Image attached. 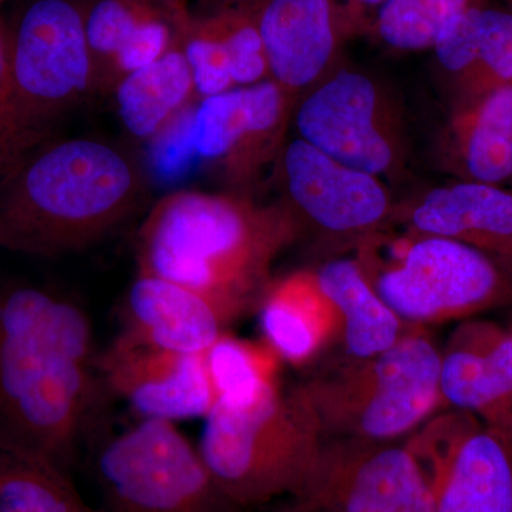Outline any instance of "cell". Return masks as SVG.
Here are the masks:
<instances>
[{"label":"cell","instance_id":"cell-28","mask_svg":"<svg viewBox=\"0 0 512 512\" xmlns=\"http://www.w3.org/2000/svg\"><path fill=\"white\" fill-rule=\"evenodd\" d=\"M512 82V10H481L480 30L463 79L450 94L451 104L463 103Z\"/></svg>","mask_w":512,"mask_h":512},{"label":"cell","instance_id":"cell-21","mask_svg":"<svg viewBox=\"0 0 512 512\" xmlns=\"http://www.w3.org/2000/svg\"><path fill=\"white\" fill-rule=\"evenodd\" d=\"M256 308L265 342L289 365H308L339 340L338 312L313 269L271 279Z\"/></svg>","mask_w":512,"mask_h":512},{"label":"cell","instance_id":"cell-30","mask_svg":"<svg viewBox=\"0 0 512 512\" xmlns=\"http://www.w3.org/2000/svg\"><path fill=\"white\" fill-rule=\"evenodd\" d=\"M343 8L348 12L355 29L359 30L366 19V10L379 9L386 0H340Z\"/></svg>","mask_w":512,"mask_h":512},{"label":"cell","instance_id":"cell-26","mask_svg":"<svg viewBox=\"0 0 512 512\" xmlns=\"http://www.w3.org/2000/svg\"><path fill=\"white\" fill-rule=\"evenodd\" d=\"M198 99L235 89L231 22L224 2L204 13H188L180 40Z\"/></svg>","mask_w":512,"mask_h":512},{"label":"cell","instance_id":"cell-12","mask_svg":"<svg viewBox=\"0 0 512 512\" xmlns=\"http://www.w3.org/2000/svg\"><path fill=\"white\" fill-rule=\"evenodd\" d=\"M301 501L328 512H436L419 454L396 441L326 439Z\"/></svg>","mask_w":512,"mask_h":512},{"label":"cell","instance_id":"cell-1","mask_svg":"<svg viewBox=\"0 0 512 512\" xmlns=\"http://www.w3.org/2000/svg\"><path fill=\"white\" fill-rule=\"evenodd\" d=\"M92 320L67 296L0 286V431L69 471L109 393Z\"/></svg>","mask_w":512,"mask_h":512},{"label":"cell","instance_id":"cell-32","mask_svg":"<svg viewBox=\"0 0 512 512\" xmlns=\"http://www.w3.org/2000/svg\"><path fill=\"white\" fill-rule=\"evenodd\" d=\"M279 512H328L319 510V508L311 507V505H306L301 503V501L296 500H288L285 507L281 508Z\"/></svg>","mask_w":512,"mask_h":512},{"label":"cell","instance_id":"cell-27","mask_svg":"<svg viewBox=\"0 0 512 512\" xmlns=\"http://www.w3.org/2000/svg\"><path fill=\"white\" fill-rule=\"evenodd\" d=\"M483 0H386L373 22L384 45L402 52L433 49L441 30L458 13Z\"/></svg>","mask_w":512,"mask_h":512},{"label":"cell","instance_id":"cell-34","mask_svg":"<svg viewBox=\"0 0 512 512\" xmlns=\"http://www.w3.org/2000/svg\"><path fill=\"white\" fill-rule=\"evenodd\" d=\"M2 2H3V0H0V3H2Z\"/></svg>","mask_w":512,"mask_h":512},{"label":"cell","instance_id":"cell-3","mask_svg":"<svg viewBox=\"0 0 512 512\" xmlns=\"http://www.w3.org/2000/svg\"><path fill=\"white\" fill-rule=\"evenodd\" d=\"M147 184L143 165L119 144L43 141L0 177V248L55 258L93 247L140 210Z\"/></svg>","mask_w":512,"mask_h":512},{"label":"cell","instance_id":"cell-9","mask_svg":"<svg viewBox=\"0 0 512 512\" xmlns=\"http://www.w3.org/2000/svg\"><path fill=\"white\" fill-rule=\"evenodd\" d=\"M96 477L106 512H245L174 421L141 419L104 441Z\"/></svg>","mask_w":512,"mask_h":512},{"label":"cell","instance_id":"cell-23","mask_svg":"<svg viewBox=\"0 0 512 512\" xmlns=\"http://www.w3.org/2000/svg\"><path fill=\"white\" fill-rule=\"evenodd\" d=\"M313 271L338 312L339 342L345 356L365 359L379 355L413 329L377 295L353 256L330 258Z\"/></svg>","mask_w":512,"mask_h":512},{"label":"cell","instance_id":"cell-11","mask_svg":"<svg viewBox=\"0 0 512 512\" xmlns=\"http://www.w3.org/2000/svg\"><path fill=\"white\" fill-rule=\"evenodd\" d=\"M282 204L299 228L340 247L390 224L396 211L390 185L340 163L303 141L288 138L274 165Z\"/></svg>","mask_w":512,"mask_h":512},{"label":"cell","instance_id":"cell-2","mask_svg":"<svg viewBox=\"0 0 512 512\" xmlns=\"http://www.w3.org/2000/svg\"><path fill=\"white\" fill-rule=\"evenodd\" d=\"M301 235L281 201L261 204L232 191L168 192L138 229L137 274L200 293L231 323L258 306L276 258Z\"/></svg>","mask_w":512,"mask_h":512},{"label":"cell","instance_id":"cell-4","mask_svg":"<svg viewBox=\"0 0 512 512\" xmlns=\"http://www.w3.org/2000/svg\"><path fill=\"white\" fill-rule=\"evenodd\" d=\"M352 248L377 295L412 328L471 319L512 302L511 266L453 239L390 222Z\"/></svg>","mask_w":512,"mask_h":512},{"label":"cell","instance_id":"cell-10","mask_svg":"<svg viewBox=\"0 0 512 512\" xmlns=\"http://www.w3.org/2000/svg\"><path fill=\"white\" fill-rule=\"evenodd\" d=\"M298 100L274 80L205 97L171 133L227 190L249 194L288 141Z\"/></svg>","mask_w":512,"mask_h":512},{"label":"cell","instance_id":"cell-15","mask_svg":"<svg viewBox=\"0 0 512 512\" xmlns=\"http://www.w3.org/2000/svg\"><path fill=\"white\" fill-rule=\"evenodd\" d=\"M269 79L296 100L339 66L355 25L340 0H258Z\"/></svg>","mask_w":512,"mask_h":512},{"label":"cell","instance_id":"cell-20","mask_svg":"<svg viewBox=\"0 0 512 512\" xmlns=\"http://www.w3.org/2000/svg\"><path fill=\"white\" fill-rule=\"evenodd\" d=\"M228 322L200 293L158 276L137 274L123 305L119 335L185 355H204Z\"/></svg>","mask_w":512,"mask_h":512},{"label":"cell","instance_id":"cell-33","mask_svg":"<svg viewBox=\"0 0 512 512\" xmlns=\"http://www.w3.org/2000/svg\"><path fill=\"white\" fill-rule=\"evenodd\" d=\"M508 6H510V10H512V0H507Z\"/></svg>","mask_w":512,"mask_h":512},{"label":"cell","instance_id":"cell-7","mask_svg":"<svg viewBox=\"0 0 512 512\" xmlns=\"http://www.w3.org/2000/svg\"><path fill=\"white\" fill-rule=\"evenodd\" d=\"M90 0H25L9 30L13 120L32 150L56 121L96 94L87 39Z\"/></svg>","mask_w":512,"mask_h":512},{"label":"cell","instance_id":"cell-8","mask_svg":"<svg viewBox=\"0 0 512 512\" xmlns=\"http://www.w3.org/2000/svg\"><path fill=\"white\" fill-rule=\"evenodd\" d=\"M292 128L322 153L384 183L409 180L412 146L402 101L372 73L339 64L298 100Z\"/></svg>","mask_w":512,"mask_h":512},{"label":"cell","instance_id":"cell-18","mask_svg":"<svg viewBox=\"0 0 512 512\" xmlns=\"http://www.w3.org/2000/svg\"><path fill=\"white\" fill-rule=\"evenodd\" d=\"M394 224L453 239L512 268V190L456 180L397 201Z\"/></svg>","mask_w":512,"mask_h":512},{"label":"cell","instance_id":"cell-25","mask_svg":"<svg viewBox=\"0 0 512 512\" xmlns=\"http://www.w3.org/2000/svg\"><path fill=\"white\" fill-rule=\"evenodd\" d=\"M217 403L247 407L279 389L282 359L264 339H239L224 332L204 353Z\"/></svg>","mask_w":512,"mask_h":512},{"label":"cell","instance_id":"cell-17","mask_svg":"<svg viewBox=\"0 0 512 512\" xmlns=\"http://www.w3.org/2000/svg\"><path fill=\"white\" fill-rule=\"evenodd\" d=\"M440 353L443 404L512 431V330L467 319Z\"/></svg>","mask_w":512,"mask_h":512},{"label":"cell","instance_id":"cell-22","mask_svg":"<svg viewBox=\"0 0 512 512\" xmlns=\"http://www.w3.org/2000/svg\"><path fill=\"white\" fill-rule=\"evenodd\" d=\"M111 94L121 126L141 143H156L200 101L180 45L127 74Z\"/></svg>","mask_w":512,"mask_h":512},{"label":"cell","instance_id":"cell-29","mask_svg":"<svg viewBox=\"0 0 512 512\" xmlns=\"http://www.w3.org/2000/svg\"><path fill=\"white\" fill-rule=\"evenodd\" d=\"M0 144H15L29 151L19 140L13 120L12 77H10L9 30L0 22Z\"/></svg>","mask_w":512,"mask_h":512},{"label":"cell","instance_id":"cell-5","mask_svg":"<svg viewBox=\"0 0 512 512\" xmlns=\"http://www.w3.org/2000/svg\"><path fill=\"white\" fill-rule=\"evenodd\" d=\"M441 353L420 328L379 355L342 362L299 384L323 439L396 441L443 406Z\"/></svg>","mask_w":512,"mask_h":512},{"label":"cell","instance_id":"cell-31","mask_svg":"<svg viewBox=\"0 0 512 512\" xmlns=\"http://www.w3.org/2000/svg\"><path fill=\"white\" fill-rule=\"evenodd\" d=\"M25 151L15 144H0V177Z\"/></svg>","mask_w":512,"mask_h":512},{"label":"cell","instance_id":"cell-13","mask_svg":"<svg viewBox=\"0 0 512 512\" xmlns=\"http://www.w3.org/2000/svg\"><path fill=\"white\" fill-rule=\"evenodd\" d=\"M409 444L429 473L436 512H512L511 430L453 410Z\"/></svg>","mask_w":512,"mask_h":512},{"label":"cell","instance_id":"cell-14","mask_svg":"<svg viewBox=\"0 0 512 512\" xmlns=\"http://www.w3.org/2000/svg\"><path fill=\"white\" fill-rule=\"evenodd\" d=\"M100 373L110 394L140 419L205 417L217 404L204 355H185L117 335L101 350Z\"/></svg>","mask_w":512,"mask_h":512},{"label":"cell","instance_id":"cell-6","mask_svg":"<svg viewBox=\"0 0 512 512\" xmlns=\"http://www.w3.org/2000/svg\"><path fill=\"white\" fill-rule=\"evenodd\" d=\"M204 420L201 456L244 511L301 493L325 440L298 386L252 406L217 403Z\"/></svg>","mask_w":512,"mask_h":512},{"label":"cell","instance_id":"cell-19","mask_svg":"<svg viewBox=\"0 0 512 512\" xmlns=\"http://www.w3.org/2000/svg\"><path fill=\"white\" fill-rule=\"evenodd\" d=\"M434 151L456 180L512 184V82L451 104Z\"/></svg>","mask_w":512,"mask_h":512},{"label":"cell","instance_id":"cell-24","mask_svg":"<svg viewBox=\"0 0 512 512\" xmlns=\"http://www.w3.org/2000/svg\"><path fill=\"white\" fill-rule=\"evenodd\" d=\"M0 512H106L84 501L56 461L0 431Z\"/></svg>","mask_w":512,"mask_h":512},{"label":"cell","instance_id":"cell-16","mask_svg":"<svg viewBox=\"0 0 512 512\" xmlns=\"http://www.w3.org/2000/svg\"><path fill=\"white\" fill-rule=\"evenodd\" d=\"M185 0H90L86 30L96 94L106 96L127 74L180 45Z\"/></svg>","mask_w":512,"mask_h":512}]
</instances>
